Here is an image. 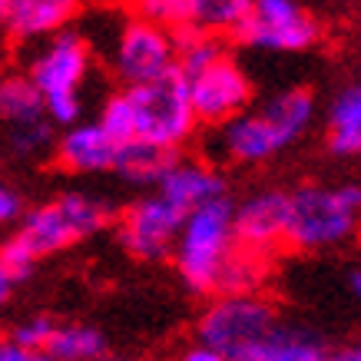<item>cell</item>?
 I'll use <instances>...</instances> for the list:
<instances>
[{"instance_id":"obj_1","label":"cell","mask_w":361,"mask_h":361,"mask_svg":"<svg viewBox=\"0 0 361 361\" xmlns=\"http://www.w3.org/2000/svg\"><path fill=\"white\" fill-rule=\"evenodd\" d=\"M113 226V209L90 192H60L40 206L27 209L13 235L0 245V255L17 282L30 279L37 265L93 239Z\"/></svg>"},{"instance_id":"obj_2","label":"cell","mask_w":361,"mask_h":361,"mask_svg":"<svg viewBox=\"0 0 361 361\" xmlns=\"http://www.w3.org/2000/svg\"><path fill=\"white\" fill-rule=\"evenodd\" d=\"M318 116V99L308 87H285L265 97L226 126L212 130V163L262 166L295 146Z\"/></svg>"},{"instance_id":"obj_3","label":"cell","mask_w":361,"mask_h":361,"mask_svg":"<svg viewBox=\"0 0 361 361\" xmlns=\"http://www.w3.org/2000/svg\"><path fill=\"white\" fill-rule=\"evenodd\" d=\"M199 126L219 130L252 110L255 83L226 40L202 33H179V70Z\"/></svg>"},{"instance_id":"obj_4","label":"cell","mask_w":361,"mask_h":361,"mask_svg":"<svg viewBox=\"0 0 361 361\" xmlns=\"http://www.w3.org/2000/svg\"><path fill=\"white\" fill-rule=\"evenodd\" d=\"M23 70L30 73L37 83L40 97H44L47 116L63 130L73 123L87 120V93L93 83V70H97V47L87 33L63 30L44 40V44L30 47Z\"/></svg>"},{"instance_id":"obj_5","label":"cell","mask_w":361,"mask_h":361,"mask_svg":"<svg viewBox=\"0 0 361 361\" xmlns=\"http://www.w3.org/2000/svg\"><path fill=\"white\" fill-rule=\"evenodd\" d=\"M361 232V183H302L288 189L292 252L341 249Z\"/></svg>"},{"instance_id":"obj_6","label":"cell","mask_w":361,"mask_h":361,"mask_svg":"<svg viewBox=\"0 0 361 361\" xmlns=\"http://www.w3.org/2000/svg\"><path fill=\"white\" fill-rule=\"evenodd\" d=\"M239 249L235 202L229 196L189 212L173 249V265L183 285L196 295H216L219 275Z\"/></svg>"},{"instance_id":"obj_7","label":"cell","mask_w":361,"mask_h":361,"mask_svg":"<svg viewBox=\"0 0 361 361\" xmlns=\"http://www.w3.org/2000/svg\"><path fill=\"white\" fill-rule=\"evenodd\" d=\"M93 47L120 87H142L179 70V33L133 11L116 17L106 40Z\"/></svg>"},{"instance_id":"obj_8","label":"cell","mask_w":361,"mask_h":361,"mask_svg":"<svg viewBox=\"0 0 361 361\" xmlns=\"http://www.w3.org/2000/svg\"><path fill=\"white\" fill-rule=\"evenodd\" d=\"M120 90L130 106V142H146L153 149L179 156L202 130L179 73Z\"/></svg>"},{"instance_id":"obj_9","label":"cell","mask_w":361,"mask_h":361,"mask_svg":"<svg viewBox=\"0 0 361 361\" xmlns=\"http://www.w3.org/2000/svg\"><path fill=\"white\" fill-rule=\"evenodd\" d=\"M282 318L262 295H219L196 318V341L229 361H255Z\"/></svg>"},{"instance_id":"obj_10","label":"cell","mask_w":361,"mask_h":361,"mask_svg":"<svg viewBox=\"0 0 361 361\" xmlns=\"http://www.w3.org/2000/svg\"><path fill=\"white\" fill-rule=\"evenodd\" d=\"M325 37V27L302 0H252L239 30L242 47L265 54H308Z\"/></svg>"},{"instance_id":"obj_11","label":"cell","mask_w":361,"mask_h":361,"mask_svg":"<svg viewBox=\"0 0 361 361\" xmlns=\"http://www.w3.org/2000/svg\"><path fill=\"white\" fill-rule=\"evenodd\" d=\"M183 222H186V212H179L159 192H149V196L130 202L116 216V239L133 259L163 262V259H173Z\"/></svg>"},{"instance_id":"obj_12","label":"cell","mask_w":361,"mask_h":361,"mask_svg":"<svg viewBox=\"0 0 361 361\" xmlns=\"http://www.w3.org/2000/svg\"><path fill=\"white\" fill-rule=\"evenodd\" d=\"M239 245L272 259L288 239V189H255L235 202Z\"/></svg>"},{"instance_id":"obj_13","label":"cell","mask_w":361,"mask_h":361,"mask_svg":"<svg viewBox=\"0 0 361 361\" xmlns=\"http://www.w3.org/2000/svg\"><path fill=\"white\" fill-rule=\"evenodd\" d=\"M163 199H169L179 212H196L199 206H209L216 199L229 196L226 176L212 159H199V156H176L173 163L166 166V173L159 176V183L153 186Z\"/></svg>"},{"instance_id":"obj_14","label":"cell","mask_w":361,"mask_h":361,"mask_svg":"<svg viewBox=\"0 0 361 361\" xmlns=\"http://www.w3.org/2000/svg\"><path fill=\"white\" fill-rule=\"evenodd\" d=\"M116 153H120V142L97 120H80L60 130L50 163L66 176H97L116 169Z\"/></svg>"},{"instance_id":"obj_15","label":"cell","mask_w":361,"mask_h":361,"mask_svg":"<svg viewBox=\"0 0 361 361\" xmlns=\"http://www.w3.org/2000/svg\"><path fill=\"white\" fill-rule=\"evenodd\" d=\"M87 0H7V30L13 47H37L70 30L80 20Z\"/></svg>"},{"instance_id":"obj_16","label":"cell","mask_w":361,"mask_h":361,"mask_svg":"<svg viewBox=\"0 0 361 361\" xmlns=\"http://www.w3.org/2000/svg\"><path fill=\"white\" fill-rule=\"evenodd\" d=\"M325 146L338 159H361V80H351L331 97L325 113Z\"/></svg>"},{"instance_id":"obj_17","label":"cell","mask_w":361,"mask_h":361,"mask_svg":"<svg viewBox=\"0 0 361 361\" xmlns=\"http://www.w3.org/2000/svg\"><path fill=\"white\" fill-rule=\"evenodd\" d=\"M40 120H50V116L30 73L23 66L0 70V123L13 130V126H30Z\"/></svg>"},{"instance_id":"obj_18","label":"cell","mask_w":361,"mask_h":361,"mask_svg":"<svg viewBox=\"0 0 361 361\" xmlns=\"http://www.w3.org/2000/svg\"><path fill=\"white\" fill-rule=\"evenodd\" d=\"M252 11V0H186V30L216 40L239 37L242 23Z\"/></svg>"},{"instance_id":"obj_19","label":"cell","mask_w":361,"mask_h":361,"mask_svg":"<svg viewBox=\"0 0 361 361\" xmlns=\"http://www.w3.org/2000/svg\"><path fill=\"white\" fill-rule=\"evenodd\" d=\"M331 351L335 348L312 329H298V325L282 322L255 361H331Z\"/></svg>"},{"instance_id":"obj_20","label":"cell","mask_w":361,"mask_h":361,"mask_svg":"<svg viewBox=\"0 0 361 361\" xmlns=\"http://www.w3.org/2000/svg\"><path fill=\"white\" fill-rule=\"evenodd\" d=\"M269 269H272V259H265L259 252H249V249H235L226 269L219 275V285H216V295H259V288L265 285L269 279Z\"/></svg>"},{"instance_id":"obj_21","label":"cell","mask_w":361,"mask_h":361,"mask_svg":"<svg viewBox=\"0 0 361 361\" xmlns=\"http://www.w3.org/2000/svg\"><path fill=\"white\" fill-rule=\"evenodd\" d=\"M47 355L54 361H97L106 355L103 331L83 322H60L54 338L47 345Z\"/></svg>"},{"instance_id":"obj_22","label":"cell","mask_w":361,"mask_h":361,"mask_svg":"<svg viewBox=\"0 0 361 361\" xmlns=\"http://www.w3.org/2000/svg\"><path fill=\"white\" fill-rule=\"evenodd\" d=\"M173 159L176 156L153 149L146 142H123L120 153H116V169L113 173L126 179V183H133V186H156Z\"/></svg>"},{"instance_id":"obj_23","label":"cell","mask_w":361,"mask_h":361,"mask_svg":"<svg viewBox=\"0 0 361 361\" xmlns=\"http://www.w3.org/2000/svg\"><path fill=\"white\" fill-rule=\"evenodd\" d=\"M133 13H140L146 20L163 23L169 30H186V0H130Z\"/></svg>"},{"instance_id":"obj_24","label":"cell","mask_w":361,"mask_h":361,"mask_svg":"<svg viewBox=\"0 0 361 361\" xmlns=\"http://www.w3.org/2000/svg\"><path fill=\"white\" fill-rule=\"evenodd\" d=\"M56 318L50 315H30L23 318V322H17L11 329V338L20 341V345H27V348H37V351H47V345H50V338H54L56 331Z\"/></svg>"},{"instance_id":"obj_25","label":"cell","mask_w":361,"mask_h":361,"mask_svg":"<svg viewBox=\"0 0 361 361\" xmlns=\"http://www.w3.org/2000/svg\"><path fill=\"white\" fill-rule=\"evenodd\" d=\"M27 216V206H23V196L13 189L11 179L0 176V226H13Z\"/></svg>"},{"instance_id":"obj_26","label":"cell","mask_w":361,"mask_h":361,"mask_svg":"<svg viewBox=\"0 0 361 361\" xmlns=\"http://www.w3.org/2000/svg\"><path fill=\"white\" fill-rule=\"evenodd\" d=\"M0 361H54L47 351H37V348H27L20 341H13L11 335L0 338Z\"/></svg>"},{"instance_id":"obj_27","label":"cell","mask_w":361,"mask_h":361,"mask_svg":"<svg viewBox=\"0 0 361 361\" xmlns=\"http://www.w3.org/2000/svg\"><path fill=\"white\" fill-rule=\"evenodd\" d=\"M179 361H229L226 355H219L216 348H206V345H189L183 355H179Z\"/></svg>"},{"instance_id":"obj_28","label":"cell","mask_w":361,"mask_h":361,"mask_svg":"<svg viewBox=\"0 0 361 361\" xmlns=\"http://www.w3.org/2000/svg\"><path fill=\"white\" fill-rule=\"evenodd\" d=\"M13 285H17V279L11 275V269H7V262H4V255H0V308L11 302Z\"/></svg>"},{"instance_id":"obj_29","label":"cell","mask_w":361,"mask_h":361,"mask_svg":"<svg viewBox=\"0 0 361 361\" xmlns=\"http://www.w3.org/2000/svg\"><path fill=\"white\" fill-rule=\"evenodd\" d=\"M331 361H361V341H351V345L335 348L331 351Z\"/></svg>"},{"instance_id":"obj_30","label":"cell","mask_w":361,"mask_h":361,"mask_svg":"<svg viewBox=\"0 0 361 361\" xmlns=\"http://www.w3.org/2000/svg\"><path fill=\"white\" fill-rule=\"evenodd\" d=\"M345 285H348V295L361 305V265L348 269V275H345Z\"/></svg>"},{"instance_id":"obj_31","label":"cell","mask_w":361,"mask_h":361,"mask_svg":"<svg viewBox=\"0 0 361 361\" xmlns=\"http://www.w3.org/2000/svg\"><path fill=\"white\" fill-rule=\"evenodd\" d=\"M7 30V0H0V37Z\"/></svg>"},{"instance_id":"obj_32","label":"cell","mask_w":361,"mask_h":361,"mask_svg":"<svg viewBox=\"0 0 361 361\" xmlns=\"http://www.w3.org/2000/svg\"><path fill=\"white\" fill-rule=\"evenodd\" d=\"M97 361H130V358H123V355H113V351H106L103 358H97Z\"/></svg>"}]
</instances>
